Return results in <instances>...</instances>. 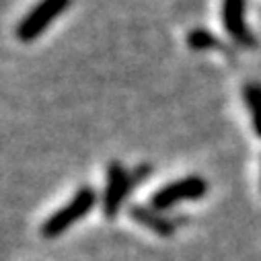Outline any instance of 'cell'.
<instances>
[{"label":"cell","mask_w":261,"mask_h":261,"mask_svg":"<svg viewBox=\"0 0 261 261\" xmlns=\"http://www.w3.org/2000/svg\"><path fill=\"white\" fill-rule=\"evenodd\" d=\"M152 173L150 165H140L136 167L134 173H129L121 163L113 161L107 167V179H105V191H103V214L107 218H115L129 195L140 181H144Z\"/></svg>","instance_id":"1"},{"label":"cell","mask_w":261,"mask_h":261,"mask_svg":"<svg viewBox=\"0 0 261 261\" xmlns=\"http://www.w3.org/2000/svg\"><path fill=\"white\" fill-rule=\"evenodd\" d=\"M95 204H97V191L91 185H83L66 206H62L41 224V234L45 239H58L79 220H83L95 208Z\"/></svg>","instance_id":"2"},{"label":"cell","mask_w":261,"mask_h":261,"mask_svg":"<svg viewBox=\"0 0 261 261\" xmlns=\"http://www.w3.org/2000/svg\"><path fill=\"white\" fill-rule=\"evenodd\" d=\"M208 193V181L200 175H187L177 181H171L156 189L150 198V206L159 212H165L169 208H175L181 202L200 200Z\"/></svg>","instance_id":"3"},{"label":"cell","mask_w":261,"mask_h":261,"mask_svg":"<svg viewBox=\"0 0 261 261\" xmlns=\"http://www.w3.org/2000/svg\"><path fill=\"white\" fill-rule=\"evenodd\" d=\"M70 3L72 0H39L17 25V39L23 43L35 41L64 11L70 7Z\"/></svg>","instance_id":"4"},{"label":"cell","mask_w":261,"mask_h":261,"mask_svg":"<svg viewBox=\"0 0 261 261\" xmlns=\"http://www.w3.org/2000/svg\"><path fill=\"white\" fill-rule=\"evenodd\" d=\"M245 5L247 0H222V23L226 33L243 47L255 45V35L247 27L245 21Z\"/></svg>","instance_id":"5"},{"label":"cell","mask_w":261,"mask_h":261,"mask_svg":"<svg viewBox=\"0 0 261 261\" xmlns=\"http://www.w3.org/2000/svg\"><path fill=\"white\" fill-rule=\"evenodd\" d=\"M129 218H132L134 222L142 224L144 228L156 232L159 237H173L175 232V222L171 218H165L159 210H154L152 206H140V204H134V206H129Z\"/></svg>","instance_id":"6"},{"label":"cell","mask_w":261,"mask_h":261,"mask_svg":"<svg viewBox=\"0 0 261 261\" xmlns=\"http://www.w3.org/2000/svg\"><path fill=\"white\" fill-rule=\"evenodd\" d=\"M245 105L251 113V123L255 134L261 138V85L259 83H247L243 89Z\"/></svg>","instance_id":"7"},{"label":"cell","mask_w":261,"mask_h":261,"mask_svg":"<svg viewBox=\"0 0 261 261\" xmlns=\"http://www.w3.org/2000/svg\"><path fill=\"white\" fill-rule=\"evenodd\" d=\"M187 45L193 51H206V49H212V47H220V41L208 29H193L187 35Z\"/></svg>","instance_id":"8"}]
</instances>
